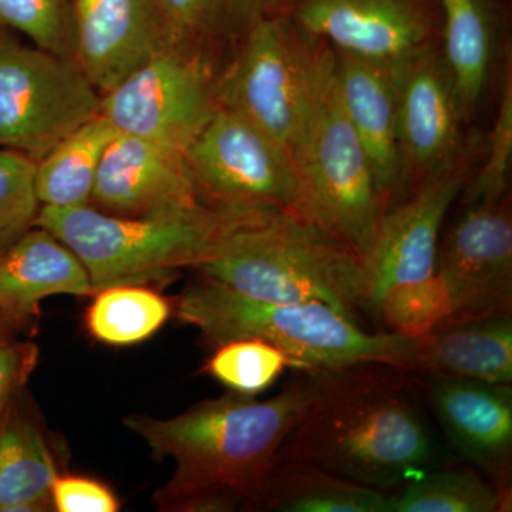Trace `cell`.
Returning a JSON list of instances; mask_svg holds the SVG:
<instances>
[{"mask_svg": "<svg viewBox=\"0 0 512 512\" xmlns=\"http://www.w3.org/2000/svg\"><path fill=\"white\" fill-rule=\"evenodd\" d=\"M184 157L208 207L279 208L305 217L291 154L235 111L220 107Z\"/></svg>", "mask_w": 512, "mask_h": 512, "instance_id": "30bf717a", "label": "cell"}, {"mask_svg": "<svg viewBox=\"0 0 512 512\" xmlns=\"http://www.w3.org/2000/svg\"><path fill=\"white\" fill-rule=\"evenodd\" d=\"M335 55L336 84L343 110L365 148L377 188L389 210L402 191L393 64L336 50Z\"/></svg>", "mask_w": 512, "mask_h": 512, "instance_id": "ac0fdd59", "label": "cell"}, {"mask_svg": "<svg viewBox=\"0 0 512 512\" xmlns=\"http://www.w3.org/2000/svg\"><path fill=\"white\" fill-rule=\"evenodd\" d=\"M281 5H282V3H281Z\"/></svg>", "mask_w": 512, "mask_h": 512, "instance_id": "d590c367", "label": "cell"}, {"mask_svg": "<svg viewBox=\"0 0 512 512\" xmlns=\"http://www.w3.org/2000/svg\"><path fill=\"white\" fill-rule=\"evenodd\" d=\"M282 13L336 52L396 64L441 45L439 0H282Z\"/></svg>", "mask_w": 512, "mask_h": 512, "instance_id": "7c38bea8", "label": "cell"}, {"mask_svg": "<svg viewBox=\"0 0 512 512\" xmlns=\"http://www.w3.org/2000/svg\"><path fill=\"white\" fill-rule=\"evenodd\" d=\"M511 498L471 470H430L390 495V512H503Z\"/></svg>", "mask_w": 512, "mask_h": 512, "instance_id": "484cf974", "label": "cell"}, {"mask_svg": "<svg viewBox=\"0 0 512 512\" xmlns=\"http://www.w3.org/2000/svg\"><path fill=\"white\" fill-rule=\"evenodd\" d=\"M52 505L59 512H116L120 504L110 488L87 477L57 476Z\"/></svg>", "mask_w": 512, "mask_h": 512, "instance_id": "d6a6232c", "label": "cell"}, {"mask_svg": "<svg viewBox=\"0 0 512 512\" xmlns=\"http://www.w3.org/2000/svg\"><path fill=\"white\" fill-rule=\"evenodd\" d=\"M3 343H6V338L3 336L2 329H0V345H3Z\"/></svg>", "mask_w": 512, "mask_h": 512, "instance_id": "e575fe53", "label": "cell"}, {"mask_svg": "<svg viewBox=\"0 0 512 512\" xmlns=\"http://www.w3.org/2000/svg\"><path fill=\"white\" fill-rule=\"evenodd\" d=\"M40 208L36 161L0 148V254L35 227Z\"/></svg>", "mask_w": 512, "mask_h": 512, "instance_id": "1f68e13d", "label": "cell"}, {"mask_svg": "<svg viewBox=\"0 0 512 512\" xmlns=\"http://www.w3.org/2000/svg\"><path fill=\"white\" fill-rule=\"evenodd\" d=\"M57 476L45 437L10 403L0 416V512L47 510Z\"/></svg>", "mask_w": 512, "mask_h": 512, "instance_id": "7402d4cb", "label": "cell"}, {"mask_svg": "<svg viewBox=\"0 0 512 512\" xmlns=\"http://www.w3.org/2000/svg\"><path fill=\"white\" fill-rule=\"evenodd\" d=\"M101 94L76 60L0 29V148L40 161L86 121Z\"/></svg>", "mask_w": 512, "mask_h": 512, "instance_id": "9c48e42d", "label": "cell"}, {"mask_svg": "<svg viewBox=\"0 0 512 512\" xmlns=\"http://www.w3.org/2000/svg\"><path fill=\"white\" fill-rule=\"evenodd\" d=\"M311 373L315 394L279 460L383 491L434 468L436 446L407 372L360 365Z\"/></svg>", "mask_w": 512, "mask_h": 512, "instance_id": "7a4b0ae2", "label": "cell"}, {"mask_svg": "<svg viewBox=\"0 0 512 512\" xmlns=\"http://www.w3.org/2000/svg\"><path fill=\"white\" fill-rule=\"evenodd\" d=\"M483 163L463 191V204L497 202L508 198L512 163V67L511 56L504 64L500 99L493 128L484 140Z\"/></svg>", "mask_w": 512, "mask_h": 512, "instance_id": "f546056e", "label": "cell"}, {"mask_svg": "<svg viewBox=\"0 0 512 512\" xmlns=\"http://www.w3.org/2000/svg\"><path fill=\"white\" fill-rule=\"evenodd\" d=\"M439 5L443 20L441 47L470 120L490 89L500 12L494 0H439Z\"/></svg>", "mask_w": 512, "mask_h": 512, "instance_id": "44dd1931", "label": "cell"}, {"mask_svg": "<svg viewBox=\"0 0 512 512\" xmlns=\"http://www.w3.org/2000/svg\"><path fill=\"white\" fill-rule=\"evenodd\" d=\"M262 507L279 512H390V495L305 461H278Z\"/></svg>", "mask_w": 512, "mask_h": 512, "instance_id": "603a6c76", "label": "cell"}, {"mask_svg": "<svg viewBox=\"0 0 512 512\" xmlns=\"http://www.w3.org/2000/svg\"><path fill=\"white\" fill-rule=\"evenodd\" d=\"M414 373L512 383V315L444 322L417 343Z\"/></svg>", "mask_w": 512, "mask_h": 512, "instance_id": "ffe728a7", "label": "cell"}, {"mask_svg": "<svg viewBox=\"0 0 512 512\" xmlns=\"http://www.w3.org/2000/svg\"><path fill=\"white\" fill-rule=\"evenodd\" d=\"M295 365L281 349L261 339H235L217 345L204 372L232 393L255 397Z\"/></svg>", "mask_w": 512, "mask_h": 512, "instance_id": "83f0119b", "label": "cell"}, {"mask_svg": "<svg viewBox=\"0 0 512 512\" xmlns=\"http://www.w3.org/2000/svg\"><path fill=\"white\" fill-rule=\"evenodd\" d=\"M224 63L202 47L175 39L101 96L100 116L116 133L185 153L220 109Z\"/></svg>", "mask_w": 512, "mask_h": 512, "instance_id": "ba28073f", "label": "cell"}, {"mask_svg": "<svg viewBox=\"0 0 512 512\" xmlns=\"http://www.w3.org/2000/svg\"><path fill=\"white\" fill-rule=\"evenodd\" d=\"M335 67L320 90L292 158L305 217L365 262L387 208L365 148L343 110Z\"/></svg>", "mask_w": 512, "mask_h": 512, "instance_id": "52a82bcc", "label": "cell"}, {"mask_svg": "<svg viewBox=\"0 0 512 512\" xmlns=\"http://www.w3.org/2000/svg\"><path fill=\"white\" fill-rule=\"evenodd\" d=\"M450 313V298L439 275L392 286L373 309L375 319L382 320L389 332L410 339L423 338L446 322Z\"/></svg>", "mask_w": 512, "mask_h": 512, "instance_id": "f1b7e54d", "label": "cell"}, {"mask_svg": "<svg viewBox=\"0 0 512 512\" xmlns=\"http://www.w3.org/2000/svg\"><path fill=\"white\" fill-rule=\"evenodd\" d=\"M36 352L33 346L0 345V416L12 403L13 394L28 379L35 365Z\"/></svg>", "mask_w": 512, "mask_h": 512, "instance_id": "836d02e7", "label": "cell"}, {"mask_svg": "<svg viewBox=\"0 0 512 512\" xmlns=\"http://www.w3.org/2000/svg\"><path fill=\"white\" fill-rule=\"evenodd\" d=\"M175 39L184 40L227 62L235 47L282 0H160Z\"/></svg>", "mask_w": 512, "mask_h": 512, "instance_id": "d4e9b609", "label": "cell"}, {"mask_svg": "<svg viewBox=\"0 0 512 512\" xmlns=\"http://www.w3.org/2000/svg\"><path fill=\"white\" fill-rule=\"evenodd\" d=\"M197 271L259 301L325 303L359 326L373 318L363 259L296 212L248 208Z\"/></svg>", "mask_w": 512, "mask_h": 512, "instance_id": "3957f363", "label": "cell"}, {"mask_svg": "<svg viewBox=\"0 0 512 512\" xmlns=\"http://www.w3.org/2000/svg\"><path fill=\"white\" fill-rule=\"evenodd\" d=\"M0 29L18 32L32 45L74 60L76 35L70 0H0Z\"/></svg>", "mask_w": 512, "mask_h": 512, "instance_id": "4dcf8cb0", "label": "cell"}, {"mask_svg": "<svg viewBox=\"0 0 512 512\" xmlns=\"http://www.w3.org/2000/svg\"><path fill=\"white\" fill-rule=\"evenodd\" d=\"M247 208L198 205L154 217H119L83 205L40 208L47 229L79 256L94 293L114 285H148L210 261Z\"/></svg>", "mask_w": 512, "mask_h": 512, "instance_id": "5b68a950", "label": "cell"}, {"mask_svg": "<svg viewBox=\"0 0 512 512\" xmlns=\"http://www.w3.org/2000/svg\"><path fill=\"white\" fill-rule=\"evenodd\" d=\"M175 313L214 345L265 340L299 372L377 365L414 373L416 366L419 339L367 332L325 303L259 301L205 275L184 289Z\"/></svg>", "mask_w": 512, "mask_h": 512, "instance_id": "277c9868", "label": "cell"}, {"mask_svg": "<svg viewBox=\"0 0 512 512\" xmlns=\"http://www.w3.org/2000/svg\"><path fill=\"white\" fill-rule=\"evenodd\" d=\"M335 62L328 43L278 10L259 22L222 66L220 107L254 123L292 156Z\"/></svg>", "mask_w": 512, "mask_h": 512, "instance_id": "8992f818", "label": "cell"}, {"mask_svg": "<svg viewBox=\"0 0 512 512\" xmlns=\"http://www.w3.org/2000/svg\"><path fill=\"white\" fill-rule=\"evenodd\" d=\"M93 293L79 256L45 228L35 225L0 254V313L8 318L32 315L49 296Z\"/></svg>", "mask_w": 512, "mask_h": 512, "instance_id": "d6986e66", "label": "cell"}, {"mask_svg": "<svg viewBox=\"0 0 512 512\" xmlns=\"http://www.w3.org/2000/svg\"><path fill=\"white\" fill-rule=\"evenodd\" d=\"M116 134L109 121L99 114L37 161L36 191L42 207L89 205L101 158Z\"/></svg>", "mask_w": 512, "mask_h": 512, "instance_id": "cb8c5ba5", "label": "cell"}, {"mask_svg": "<svg viewBox=\"0 0 512 512\" xmlns=\"http://www.w3.org/2000/svg\"><path fill=\"white\" fill-rule=\"evenodd\" d=\"M70 2L74 60L101 96L175 40L160 0Z\"/></svg>", "mask_w": 512, "mask_h": 512, "instance_id": "9a60e30c", "label": "cell"}, {"mask_svg": "<svg viewBox=\"0 0 512 512\" xmlns=\"http://www.w3.org/2000/svg\"><path fill=\"white\" fill-rule=\"evenodd\" d=\"M87 311L90 333L111 346H130L153 336L170 316V303L147 285H114L96 292Z\"/></svg>", "mask_w": 512, "mask_h": 512, "instance_id": "4316f807", "label": "cell"}, {"mask_svg": "<svg viewBox=\"0 0 512 512\" xmlns=\"http://www.w3.org/2000/svg\"><path fill=\"white\" fill-rule=\"evenodd\" d=\"M423 376L427 399L451 446L512 498L511 384Z\"/></svg>", "mask_w": 512, "mask_h": 512, "instance_id": "e0dca14e", "label": "cell"}, {"mask_svg": "<svg viewBox=\"0 0 512 512\" xmlns=\"http://www.w3.org/2000/svg\"><path fill=\"white\" fill-rule=\"evenodd\" d=\"M90 205L119 217H154L205 204L195 191L184 153L117 133L101 158Z\"/></svg>", "mask_w": 512, "mask_h": 512, "instance_id": "2e32d148", "label": "cell"}, {"mask_svg": "<svg viewBox=\"0 0 512 512\" xmlns=\"http://www.w3.org/2000/svg\"><path fill=\"white\" fill-rule=\"evenodd\" d=\"M393 67L402 200L421 178L463 150L468 138L463 126L468 120L441 45L407 57Z\"/></svg>", "mask_w": 512, "mask_h": 512, "instance_id": "5bb4252c", "label": "cell"}, {"mask_svg": "<svg viewBox=\"0 0 512 512\" xmlns=\"http://www.w3.org/2000/svg\"><path fill=\"white\" fill-rule=\"evenodd\" d=\"M437 275L446 285V322L512 315L510 198L470 202L440 239Z\"/></svg>", "mask_w": 512, "mask_h": 512, "instance_id": "4fadbf2b", "label": "cell"}, {"mask_svg": "<svg viewBox=\"0 0 512 512\" xmlns=\"http://www.w3.org/2000/svg\"><path fill=\"white\" fill-rule=\"evenodd\" d=\"M301 373L271 399L231 393L171 419L126 417L157 460L175 461L173 477L156 494L161 510L262 507L282 447L315 394V377Z\"/></svg>", "mask_w": 512, "mask_h": 512, "instance_id": "6da1fadb", "label": "cell"}, {"mask_svg": "<svg viewBox=\"0 0 512 512\" xmlns=\"http://www.w3.org/2000/svg\"><path fill=\"white\" fill-rule=\"evenodd\" d=\"M483 147L480 137L468 136L456 157L421 178L384 212L375 247L365 261L372 312L380 295L392 286L437 275L441 227L480 164Z\"/></svg>", "mask_w": 512, "mask_h": 512, "instance_id": "8fae6325", "label": "cell"}]
</instances>
